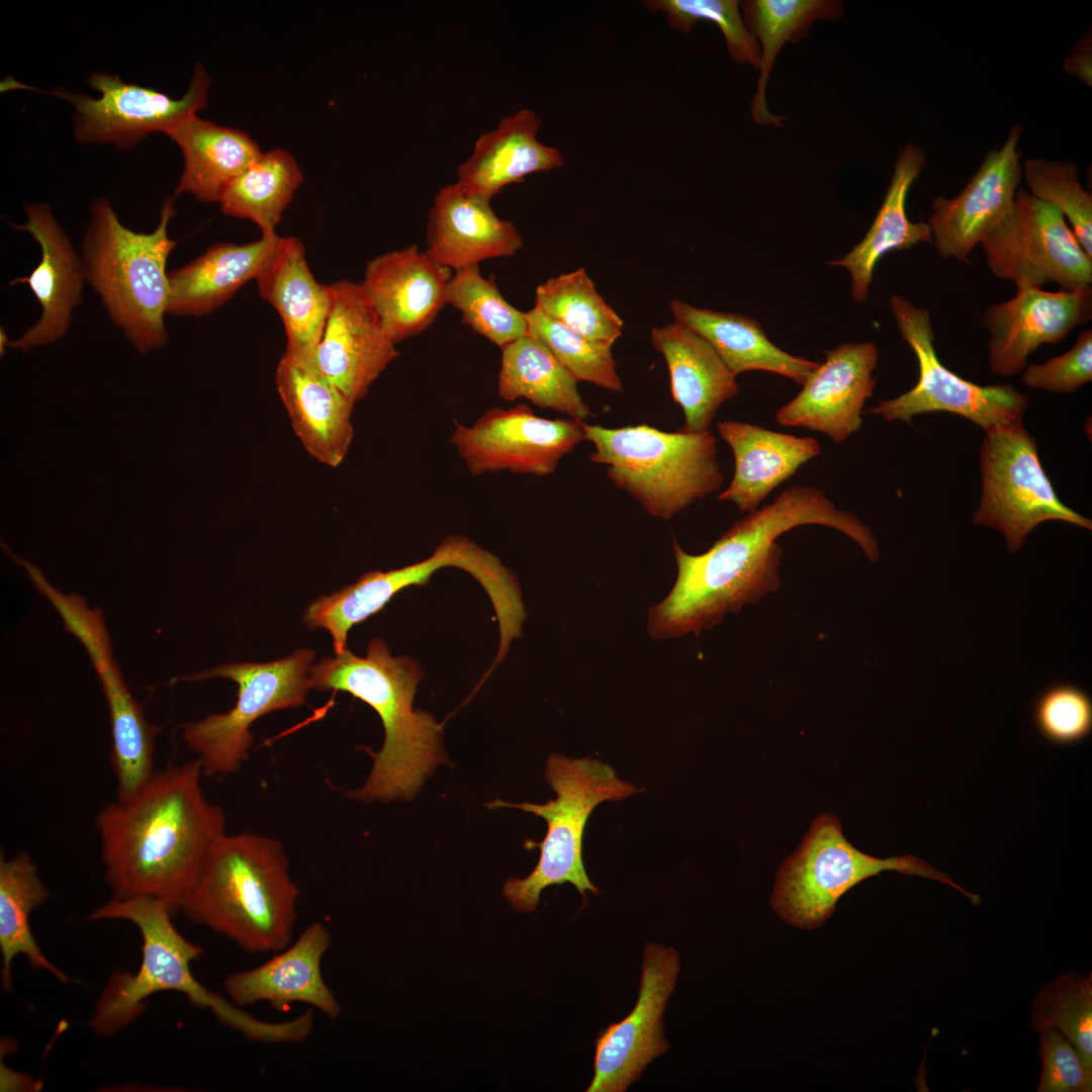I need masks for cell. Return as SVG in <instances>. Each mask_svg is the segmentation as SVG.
Masks as SVG:
<instances>
[{"instance_id": "cell-36", "label": "cell", "mask_w": 1092, "mask_h": 1092, "mask_svg": "<svg viewBox=\"0 0 1092 1092\" xmlns=\"http://www.w3.org/2000/svg\"><path fill=\"white\" fill-rule=\"evenodd\" d=\"M577 382L541 341L528 334L502 348L497 394L507 401L526 398L584 422L592 411Z\"/></svg>"}, {"instance_id": "cell-48", "label": "cell", "mask_w": 1092, "mask_h": 1092, "mask_svg": "<svg viewBox=\"0 0 1092 1092\" xmlns=\"http://www.w3.org/2000/svg\"><path fill=\"white\" fill-rule=\"evenodd\" d=\"M1042 1071L1038 1092H1091L1092 1068L1087 1067L1074 1045L1058 1030L1038 1031Z\"/></svg>"}, {"instance_id": "cell-4", "label": "cell", "mask_w": 1092, "mask_h": 1092, "mask_svg": "<svg viewBox=\"0 0 1092 1092\" xmlns=\"http://www.w3.org/2000/svg\"><path fill=\"white\" fill-rule=\"evenodd\" d=\"M173 917L165 903L143 896L113 897L89 915L91 920L129 921L143 939L139 970L133 975H115L98 1000L89 1021L95 1031L110 1034L119 1030L142 1013L147 998L175 991L194 1005L210 1010L222 1024L248 1039L289 1043L309 1036L313 1026L310 1010L287 1021H265L201 985L191 972V963L203 954V949L178 931Z\"/></svg>"}, {"instance_id": "cell-43", "label": "cell", "mask_w": 1092, "mask_h": 1092, "mask_svg": "<svg viewBox=\"0 0 1092 1092\" xmlns=\"http://www.w3.org/2000/svg\"><path fill=\"white\" fill-rule=\"evenodd\" d=\"M525 315L527 334L541 341L577 381L623 390L610 347L582 337L536 306Z\"/></svg>"}, {"instance_id": "cell-46", "label": "cell", "mask_w": 1092, "mask_h": 1092, "mask_svg": "<svg viewBox=\"0 0 1092 1092\" xmlns=\"http://www.w3.org/2000/svg\"><path fill=\"white\" fill-rule=\"evenodd\" d=\"M1032 719L1038 733L1050 743L1073 745L1091 734L1092 701L1075 685H1053L1035 699Z\"/></svg>"}, {"instance_id": "cell-33", "label": "cell", "mask_w": 1092, "mask_h": 1092, "mask_svg": "<svg viewBox=\"0 0 1092 1092\" xmlns=\"http://www.w3.org/2000/svg\"><path fill=\"white\" fill-rule=\"evenodd\" d=\"M923 152L908 144L899 153L883 203L864 238L843 258L829 265L845 268L851 276V298L860 303L869 294L878 262L892 251L907 250L919 243H932L927 222H913L906 212L910 187L920 175Z\"/></svg>"}, {"instance_id": "cell-31", "label": "cell", "mask_w": 1092, "mask_h": 1092, "mask_svg": "<svg viewBox=\"0 0 1092 1092\" xmlns=\"http://www.w3.org/2000/svg\"><path fill=\"white\" fill-rule=\"evenodd\" d=\"M717 429L735 462L733 478L718 498L732 502L742 512L757 510L771 490L821 454L820 443L812 437L737 421L718 422Z\"/></svg>"}, {"instance_id": "cell-2", "label": "cell", "mask_w": 1092, "mask_h": 1092, "mask_svg": "<svg viewBox=\"0 0 1092 1092\" xmlns=\"http://www.w3.org/2000/svg\"><path fill=\"white\" fill-rule=\"evenodd\" d=\"M200 761L158 769L94 821L113 897H151L179 912L212 844L225 833L223 809L203 793Z\"/></svg>"}, {"instance_id": "cell-26", "label": "cell", "mask_w": 1092, "mask_h": 1092, "mask_svg": "<svg viewBox=\"0 0 1092 1092\" xmlns=\"http://www.w3.org/2000/svg\"><path fill=\"white\" fill-rule=\"evenodd\" d=\"M275 384L306 452L320 463L339 466L354 438L355 403L318 369L313 358L284 353L276 367Z\"/></svg>"}, {"instance_id": "cell-30", "label": "cell", "mask_w": 1092, "mask_h": 1092, "mask_svg": "<svg viewBox=\"0 0 1092 1092\" xmlns=\"http://www.w3.org/2000/svg\"><path fill=\"white\" fill-rule=\"evenodd\" d=\"M542 122L529 108L504 117L478 138L470 157L457 168L454 184L491 201L506 186L521 183L530 174L561 167L562 154L537 139Z\"/></svg>"}, {"instance_id": "cell-42", "label": "cell", "mask_w": 1092, "mask_h": 1092, "mask_svg": "<svg viewBox=\"0 0 1092 1092\" xmlns=\"http://www.w3.org/2000/svg\"><path fill=\"white\" fill-rule=\"evenodd\" d=\"M1030 1027L1058 1030L1092 1068V976L1069 971L1043 986L1033 1002Z\"/></svg>"}, {"instance_id": "cell-49", "label": "cell", "mask_w": 1092, "mask_h": 1092, "mask_svg": "<svg viewBox=\"0 0 1092 1092\" xmlns=\"http://www.w3.org/2000/svg\"><path fill=\"white\" fill-rule=\"evenodd\" d=\"M1075 53H1076L1075 55L1071 56V58L1069 60H1067L1068 65L1066 66V68L1071 70L1072 74L1078 76L1079 78H1080V70H1082L1081 73H1082L1083 80L1086 83L1090 84L1091 83V81H1090L1091 80V54H1090V49L1088 50L1087 46H1085L1083 48L1080 47Z\"/></svg>"}, {"instance_id": "cell-44", "label": "cell", "mask_w": 1092, "mask_h": 1092, "mask_svg": "<svg viewBox=\"0 0 1092 1092\" xmlns=\"http://www.w3.org/2000/svg\"><path fill=\"white\" fill-rule=\"evenodd\" d=\"M1021 167L1028 193L1060 210L1092 259V197L1080 183L1077 166L1069 161L1026 159Z\"/></svg>"}, {"instance_id": "cell-10", "label": "cell", "mask_w": 1092, "mask_h": 1092, "mask_svg": "<svg viewBox=\"0 0 1092 1092\" xmlns=\"http://www.w3.org/2000/svg\"><path fill=\"white\" fill-rule=\"evenodd\" d=\"M313 658L312 650L302 648L271 662H234L183 677H223L238 685L237 702L230 711L183 725V740L197 754L204 777H222L242 767L253 743L250 727L257 719L305 704L312 689Z\"/></svg>"}, {"instance_id": "cell-45", "label": "cell", "mask_w": 1092, "mask_h": 1092, "mask_svg": "<svg viewBox=\"0 0 1092 1092\" xmlns=\"http://www.w3.org/2000/svg\"><path fill=\"white\" fill-rule=\"evenodd\" d=\"M643 3L651 12H663L668 26L682 33H689L701 21L716 24L732 60L759 70V44L745 25L740 1L649 0Z\"/></svg>"}, {"instance_id": "cell-11", "label": "cell", "mask_w": 1092, "mask_h": 1092, "mask_svg": "<svg viewBox=\"0 0 1092 1092\" xmlns=\"http://www.w3.org/2000/svg\"><path fill=\"white\" fill-rule=\"evenodd\" d=\"M980 471L981 497L973 522L1000 531L1010 552L1020 550L1028 534L1045 521L1092 529L1090 519L1059 498L1022 420L985 432Z\"/></svg>"}, {"instance_id": "cell-7", "label": "cell", "mask_w": 1092, "mask_h": 1092, "mask_svg": "<svg viewBox=\"0 0 1092 1092\" xmlns=\"http://www.w3.org/2000/svg\"><path fill=\"white\" fill-rule=\"evenodd\" d=\"M595 446L589 459L652 517L669 520L694 502L718 491L724 477L710 431H660L649 425L616 429L580 422Z\"/></svg>"}, {"instance_id": "cell-23", "label": "cell", "mask_w": 1092, "mask_h": 1092, "mask_svg": "<svg viewBox=\"0 0 1092 1092\" xmlns=\"http://www.w3.org/2000/svg\"><path fill=\"white\" fill-rule=\"evenodd\" d=\"M452 270L416 245L376 256L359 283L383 329L397 344L421 334L446 305Z\"/></svg>"}, {"instance_id": "cell-29", "label": "cell", "mask_w": 1092, "mask_h": 1092, "mask_svg": "<svg viewBox=\"0 0 1092 1092\" xmlns=\"http://www.w3.org/2000/svg\"><path fill=\"white\" fill-rule=\"evenodd\" d=\"M651 342L666 361L672 399L684 412L679 430L709 431L722 403L739 391L736 375L705 338L680 322L654 328Z\"/></svg>"}, {"instance_id": "cell-12", "label": "cell", "mask_w": 1092, "mask_h": 1092, "mask_svg": "<svg viewBox=\"0 0 1092 1092\" xmlns=\"http://www.w3.org/2000/svg\"><path fill=\"white\" fill-rule=\"evenodd\" d=\"M902 339L914 352L918 379L907 392L880 401L869 414L887 422L911 423L917 415L945 412L960 415L985 432L1022 420L1028 399L1011 384L979 385L959 376L938 359L930 311L901 295L889 299Z\"/></svg>"}, {"instance_id": "cell-8", "label": "cell", "mask_w": 1092, "mask_h": 1092, "mask_svg": "<svg viewBox=\"0 0 1092 1092\" xmlns=\"http://www.w3.org/2000/svg\"><path fill=\"white\" fill-rule=\"evenodd\" d=\"M545 779L556 798L545 804L508 803L495 800L488 808L511 807L533 813L547 823L541 842L540 857L533 872L525 879H509L504 896L518 912L536 909L541 892L552 885L570 883L586 900L585 892L597 895L600 890L589 881L582 859L583 832L593 810L605 801H620L643 789L620 779L615 769L602 760L571 758L550 754Z\"/></svg>"}, {"instance_id": "cell-6", "label": "cell", "mask_w": 1092, "mask_h": 1092, "mask_svg": "<svg viewBox=\"0 0 1092 1092\" xmlns=\"http://www.w3.org/2000/svg\"><path fill=\"white\" fill-rule=\"evenodd\" d=\"M174 199L162 204L152 233L124 226L109 200L97 199L81 242L86 281L111 321L141 353L164 347L169 279L168 258L176 246L168 234Z\"/></svg>"}, {"instance_id": "cell-25", "label": "cell", "mask_w": 1092, "mask_h": 1092, "mask_svg": "<svg viewBox=\"0 0 1092 1092\" xmlns=\"http://www.w3.org/2000/svg\"><path fill=\"white\" fill-rule=\"evenodd\" d=\"M330 945L328 928L313 922L269 961L229 975L222 987L229 999L242 1008L265 1001L281 1009L300 1002L334 1020L341 1004L322 974V961Z\"/></svg>"}, {"instance_id": "cell-13", "label": "cell", "mask_w": 1092, "mask_h": 1092, "mask_svg": "<svg viewBox=\"0 0 1092 1092\" xmlns=\"http://www.w3.org/2000/svg\"><path fill=\"white\" fill-rule=\"evenodd\" d=\"M33 585L60 615L66 630L82 643L96 670L109 712L116 798H127L155 771L157 729L147 721L122 678L102 611L90 608L77 594L62 593L42 573L33 578Z\"/></svg>"}, {"instance_id": "cell-27", "label": "cell", "mask_w": 1092, "mask_h": 1092, "mask_svg": "<svg viewBox=\"0 0 1092 1092\" xmlns=\"http://www.w3.org/2000/svg\"><path fill=\"white\" fill-rule=\"evenodd\" d=\"M522 245L517 228L496 215L490 200L465 193L454 183L434 197L426 252L440 265L455 271L486 259L513 256Z\"/></svg>"}, {"instance_id": "cell-19", "label": "cell", "mask_w": 1092, "mask_h": 1092, "mask_svg": "<svg viewBox=\"0 0 1092 1092\" xmlns=\"http://www.w3.org/2000/svg\"><path fill=\"white\" fill-rule=\"evenodd\" d=\"M1091 317V285L1053 292L1017 288L1012 298L989 305L982 315L991 371L1002 376L1022 372L1038 347L1063 342Z\"/></svg>"}, {"instance_id": "cell-3", "label": "cell", "mask_w": 1092, "mask_h": 1092, "mask_svg": "<svg viewBox=\"0 0 1092 1092\" xmlns=\"http://www.w3.org/2000/svg\"><path fill=\"white\" fill-rule=\"evenodd\" d=\"M423 669L408 656H392L381 638L370 641L364 657L347 649L311 665V688L347 692L379 716L384 741L371 752L373 765L364 785L349 793L363 803L411 800L423 783L445 763L442 726L428 712L414 710Z\"/></svg>"}, {"instance_id": "cell-32", "label": "cell", "mask_w": 1092, "mask_h": 1092, "mask_svg": "<svg viewBox=\"0 0 1092 1092\" xmlns=\"http://www.w3.org/2000/svg\"><path fill=\"white\" fill-rule=\"evenodd\" d=\"M278 240L273 233L244 245L216 243L170 272L167 314L201 316L216 310L245 284L256 280Z\"/></svg>"}, {"instance_id": "cell-15", "label": "cell", "mask_w": 1092, "mask_h": 1092, "mask_svg": "<svg viewBox=\"0 0 1092 1092\" xmlns=\"http://www.w3.org/2000/svg\"><path fill=\"white\" fill-rule=\"evenodd\" d=\"M89 85L99 98L57 88L51 94L75 108V138L84 144H112L130 149L149 133L170 131L204 109L211 82L204 67L196 64L189 88L180 99L163 92L123 82L118 76L94 73Z\"/></svg>"}, {"instance_id": "cell-39", "label": "cell", "mask_w": 1092, "mask_h": 1092, "mask_svg": "<svg viewBox=\"0 0 1092 1092\" xmlns=\"http://www.w3.org/2000/svg\"><path fill=\"white\" fill-rule=\"evenodd\" d=\"M302 179L288 152L274 149L262 153L226 187L219 199L221 211L250 219L262 234H273Z\"/></svg>"}, {"instance_id": "cell-20", "label": "cell", "mask_w": 1092, "mask_h": 1092, "mask_svg": "<svg viewBox=\"0 0 1092 1092\" xmlns=\"http://www.w3.org/2000/svg\"><path fill=\"white\" fill-rule=\"evenodd\" d=\"M332 304L313 359L318 369L354 403L399 355L359 283L330 285Z\"/></svg>"}, {"instance_id": "cell-21", "label": "cell", "mask_w": 1092, "mask_h": 1092, "mask_svg": "<svg viewBox=\"0 0 1092 1092\" xmlns=\"http://www.w3.org/2000/svg\"><path fill=\"white\" fill-rule=\"evenodd\" d=\"M1014 125L1003 146L989 152L978 171L954 197L932 202L928 224L942 258L968 261L972 251L1010 211L1022 177Z\"/></svg>"}, {"instance_id": "cell-17", "label": "cell", "mask_w": 1092, "mask_h": 1092, "mask_svg": "<svg viewBox=\"0 0 1092 1092\" xmlns=\"http://www.w3.org/2000/svg\"><path fill=\"white\" fill-rule=\"evenodd\" d=\"M584 440L580 421L541 418L527 404L489 408L470 426L455 422L451 435L475 476L503 470L546 476Z\"/></svg>"}, {"instance_id": "cell-18", "label": "cell", "mask_w": 1092, "mask_h": 1092, "mask_svg": "<svg viewBox=\"0 0 1092 1092\" xmlns=\"http://www.w3.org/2000/svg\"><path fill=\"white\" fill-rule=\"evenodd\" d=\"M679 956L672 947L647 943L640 987L633 1010L620 1022L598 1032L594 1078L587 1092H625L669 1044L663 1036V1015L679 974Z\"/></svg>"}, {"instance_id": "cell-40", "label": "cell", "mask_w": 1092, "mask_h": 1092, "mask_svg": "<svg viewBox=\"0 0 1092 1092\" xmlns=\"http://www.w3.org/2000/svg\"><path fill=\"white\" fill-rule=\"evenodd\" d=\"M535 306L582 337L607 347L624 323L596 290L584 268L547 279L536 288Z\"/></svg>"}, {"instance_id": "cell-28", "label": "cell", "mask_w": 1092, "mask_h": 1092, "mask_svg": "<svg viewBox=\"0 0 1092 1092\" xmlns=\"http://www.w3.org/2000/svg\"><path fill=\"white\" fill-rule=\"evenodd\" d=\"M260 296L279 314L286 334L285 354L313 358L332 304L330 285L314 278L303 243L279 237L256 278Z\"/></svg>"}, {"instance_id": "cell-50", "label": "cell", "mask_w": 1092, "mask_h": 1092, "mask_svg": "<svg viewBox=\"0 0 1092 1092\" xmlns=\"http://www.w3.org/2000/svg\"><path fill=\"white\" fill-rule=\"evenodd\" d=\"M10 341L11 340H9L5 328L1 327V330H0V353L1 354H3V352H5L6 347H9Z\"/></svg>"}, {"instance_id": "cell-24", "label": "cell", "mask_w": 1092, "mask_h": 1092, "mask_svg": "<svg viewBox=\"0 0 1092 1092\" xmlns=\"http://www.w3.org/2000/svg\"><path fill=\"white\" fill-rule=\"evenodd\" d=\"M24 211L26 221L23 224L11 222V225L28 233L38 243L40 261L29 275L9 284L26 283L37 299L41 313L32 327L10 341L9 347L28 351L65 336L74 309L82 302L86 276L82 258L77 255L50 206L32 202L24 207Z\"/></svg>"}, {"instance_id": "cell-47", "label": "cell", "mask_w": 1092, "mask_h": 1092, "mask_svg": "<svg viewBox=\"0 0 1092 1092\" xmlns=\"http://www.w3.org/2000/svg\"><path fill=\"white\" fill-rule=\"evenodd\" d=\"M1092 379V329L1082 330L1074 346L1041 364H1029L1021 380L1029 388L1072 393Z\"/></svg>"}, {"instance_id": "cell-37", "label": "cell", "mask_w": 1092, "mask_h": 1092, "mask_svg": "<svg viewBox=\"0 0 1092 1092\" xmlns=\"http://www.w3.org/2000/svg\"><path fill=\"white\" fill-rule=\"evenodd\" d=\"M746 27L760 49L757 89L751 101L750 113L757 124L781 126L785 116L772 114L766 105L767 78L781 49L786 42L802 39L820 19L836 20L843 13L838 0H746L740 1Z\"/></svg>"}, {"instance_id": "cell-22", "label": "cell", "mask_w": 1092, "mask_h": 1092, "mask_svg": "<svg viewBox=\"0 0 1092 1092\" xmlns=\"http://www.w3.org/2000/svg\"><path fill=\"white\" fill-rule=\"evenodd\" d=\"M825 356L797 396L777 412L776 422L823 433L840 444L862 425V408L876 384L878 348L872 342L846 343Z\"/></svg>"}, {"instance_id": "cell-5", "label": "cell", "mask_w": 1092, "mask_h": 1092, "mask_svg": "<svg viewBox=\"0 0 1092 1092\" xmlns=\"http://www.w3.org/2000/svg\"><path fill=\"white\" fill-rule=\"evenodd\" d=\"M298 896L280 840L225 832L207 851L179 912L248 952H278L292 942Z\"/></svg>"}, {"instance_id": "cell-1", "label": "cell", "mask_w": 1092, "mask_h": 1092, "mask_svg": "<svg viewBox=\"0 0 1092 1092\" xmlns=\"http://www.w3.org/2000/svg\"><path fill=\"white\" fill-rule=\"evenodd\" d=\"M804 525H822L852 539L877 562L878 541L853 514L839 510L823 489L792 485L771 504L735 522L706 552L687 553L672 540L677 573L668 595L647 612L652 639L699 636L780 588L782 546L776 540Z\"/></svg>"}, {"instance_id": "cell-16", "label": "cell", "mask_w": 1092, "mask_h": 1092, "mask_svg": "<svg viewBox=\"0 0 1092 1092\" xmlns=\"http://www.w3.org/2000/svg\"><path fill=\"white\" fill-rule=\"evenodd\" d=\"M447 566L468 572L487 595L497 593L507 576V567L491 552L465 537L450 535L422 561L385 572H366L354 583L316 599L305 609L304 623L310 629L329 631L335 654H342L354 625L379 612L401 589L427 584L435 571Z\"/></svg>"}, {"instance_id": "cell-14", "label": "cell", "mask_w": 1092, "mask_h": 1092, "mask_svg": "<svg viewBox=\"0 0 1092 1092\" xmlns=\"http://www.w3.org/2000/svg\"><path fill=\"white\" fill-rule=\"evenodd\" d=\"M981 245L991 272L1017 288L1050 282L1065 290L1091 285L1092 259L1063 214L1026 190H1017L1010 211Z\"/></svg>"}, {"instance_id": "cell-34", "label": "cell", "mask_w": 1092, "mask_h": 1092, "mask_svg": "<svg viewBox=\"0 0 1092 1092\" xmlns=\"http://www.w3.org/2000/svg\"><path fill=\"white\" fill-rule=\"evenodd\" d=\"M670 309L674 321L705 338L735 375L761 370L803 384L820 363L783 351L748 316L699 308L679 299L670 301Z\"/></svg>"}, {"instance_id": "cell-41", "label": "cell", "mask_w": 1092, "mask_h": 1092, "mask_svg": "<svg viewBox=\"0 0 1092 1092\" xmlns=\"http://www.w3.org/2000/svg\"><path fill=\"white\" fill-rule=\"evenodd\" d=\"M446 304L462 316V323L500 349L527 334L525 312L509 303L494 277L484 278L479 265L455 270L446 289Z\"/></svg>"}, {"instance_id": "cell-38", "label": "cell", "mask_w": 1092, "mask_h": 1092, "mask_svg": "<svg viewBox=\"0 0 1092 1092\" xmlns=\"http://www.w3.org/2000/svg\"><path fill=\"white\" fill-rule=\"evenodd\" d=\"M50 892L42 883L36 866L25 852L0 858V950L2 956V986L11 989L12 964L18 954L24 956L30 967L50 972L60 981L68 976L44 956L30 929L31 911L42 905Z\"/></svg>"}, {"instance_id": "cell-35", "label": "cell", "mask_w": 1092, "mask_h": 1092, "mask_svg": "<svg viewBox=\"0 0 1092 1092\" xmlns=\"http://www.w3.org/2000/svg\"><path fill=\"white\" fill-rule=\"evenodd\" d=\"M169 135L181 149L184 169L175 195L219 202L226 187L262 154L246 132L191 117Z\"/></svg>"}, {"instance_id": "cell-9", "label": "cell", "mask_w": 1092, "mask_h": 1092, "mask_svg": "<svg viewBox=\"0 0 1092 1092\" xmlns=\"http://www.w3.org/2000/svg\"><path fill=\"white\" fill-rule=\"evenodd\" d=\"M885 871L939 881L961 891L973 903L980 902L977 895L916 856L878 858L856 849L844 837L838 819L823 813L811 822L797 850L780 866L770 904L791 926L817 928L830 918L845 892Z\"/></svg>"}]
</instances>
